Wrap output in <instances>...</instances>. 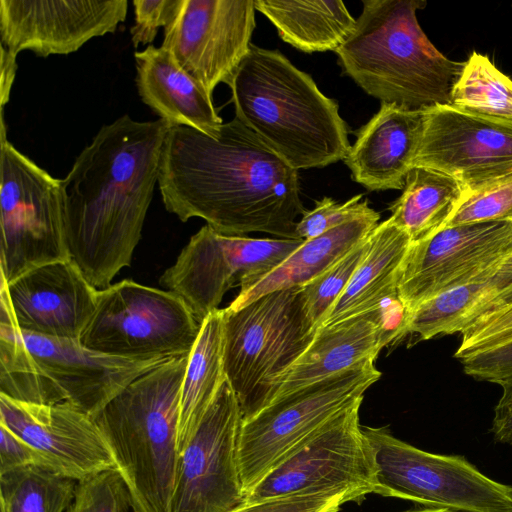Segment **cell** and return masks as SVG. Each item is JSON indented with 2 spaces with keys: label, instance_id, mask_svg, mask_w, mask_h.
<instances>
[{
  "label": "cell",
  "instance_id": "16",
  "mask_svg": "<svg viewBox=\"0 0 512 512\" xmlns=\"http://www.w3.org/2000/svg\"><path fill=\"white\" fill-rule=\"evenodd\" d=\"M415 166L451 176L464 193L481 189L512 174V124L449 105L426 110Z\"/></svg>",
  "mask_w": 512,
  "mask_h": 512
},
{
  "label": "cell",
  "instance_id": "26",
  "mask_svg": "<svg viewBox=\"0 0 512 512\" xmlns=\"http://www.w3.org/2000/svg\"><path fill=\"white\" fill-rule=\"evenodd\" d=\"M379 219L380 214L373 209L360 218L304 240L272 271L241 287L228 307L236 309L270 292L306 285L365 240L379 224Z\"/></svg>",
  "mask_w": 512,
  "mask_h": 512
},
{
  "label": "cell",
  "instance_id": "14",
  "mask_svg": "<svg viewBox=\"0 0 512 512\" xmlns=\"http://www.w3.org/2000/svg\"><path fill=\"white\" fill-rule=\"evenodd\" d=\"M242 421L225 380L179 454L170 512H233L246 505L238 460Z\"/></svg>",
  "mask_w": 512,
  "mask_h": 512
},
{
  "label": "cell",
  "instance_id": "12",
  "mask_svg": "<svg viewBox=\"0 0 512 512\" xmlns=\"http://www.w3.org/2000/svg\"><path fill=\"white\" fill-rule=\"evenodd\" d=\"M381 377L374 361L304 386L242 421L238 460L246 494L299 442Z\"/></svg>",
  "mask_w": 512,
  "mask_h": 512
},
{
  "label": "cell",
  "instance_id": "18",
  "mask_svg": "<svg viewBox=\"0 0 512 512\" xmlns=\"http://www.w3.org/2000/svg\"><path fill=\"white\" fill-rule=\"evenodd\" d=\"M98 291L71 259L47 263L1 283L0 324L79 340L95 312Z\"/></svg>",
  "mask_w": 512,
  "mask_h": 512
},
{
  "label": "cell",
  "instance_id": "39",
  "mask_svg": "<svg viewBox=\"0 0 512 512\" xmlns=\"http://www.w3.org/2000/svg\"><path fill=\"white\" fill-rule=\"evenodd\" d=\"M460 361L468 376L502 386L512 380V340L471 354Z\"/></svg>",
  "mask_w": 512,
  "mask_h": 512
},
{
  "label": "cell",
  "instance_id": "20",
  "mask_svg": "<svg viewBox=\"0 0 512 512\" xmlns=\"http://www.w3.org/2000/svg\"><path fill=\"white\" fill-rule=\"evenodd\" d=\"M0 424L30 444L55 473L75 481L117 470L92 416L62 402L35 404L0 394Z\"/></svg>",
  "mask_w": 512,
  "mask_h": 512
},
{
  "label": "cell",
  "instance_id": "27",
  "mask_svg": "<svg viewBox=\"0 0 512 512\" xmlns=\"http://www.w3.org/2000/svg\"><path fill=\"white\" fill-rule=\"evenodd\" d=\"M254 6L284 42L306 53L336 52L356 26L340 0H254Z\"/></svg>",
  "mask_w": 512,
  "mask_h": 512
},
{
  "label": "cell",
  "instance_id": "13",
  "mask_svg": "<svg viewBox=\"0 0 512 512\" xmlns=\"http://www.w3.org/2000/svg\"><path fill=\"white\" fill-rule=\"evenodd\" d=\"M303 241L228 236L205 225L162 274L160 283L180 297L201 324L218 309L229 289L269 273Z\"/></svg>",
  "mask_w": 512,
  "mask_h": 512
},
{
  "label": "cell",
  "instance_id": "32",
  "mask_svg": "<svg viewBox=\"0 0 512 512\" xmlns=\"http://www.w3.org/2000/svg\"><path fill=\"white\" fill-rule=\"evenodd\" d=\"M368 237L324 273L302 286L306 311L316 331L360 264Z\"/></svg>",
  "mask_w": 512,
  "mask_h": 512
},
{
  "label": "cell",
  "instance_id": "24",
  "mask_svg": "<svg viewBox=\"0 0 512 512\" xmlns=\"http://www.w3.org/2000/svg\"><path fill=\"white\" fill-rule=\"evenodd\" d=\"M512 302V253L414 310L407 333L421 340L461 333L479 316Z\"/></svg>",
  "mask_w": 512,
  "mask_h": 512
},
{
  "label": "cell",
  "instance_id": "30",
  "mask_svg": "<svg viewBox=\"0 0 512 512\" xmlns=\"http://www.w3.org/2000/svg\"><path fill=\"white\" fill-rule=\"evenodd\" d=\"M449 106L512 124V80L487 56L473 52L452 89Z\"/></svg>",
  "mask_w": 512,
  "mask_h": 512
},
{
  "label": "cell",
  "instance_id": "2",
  "mask_svg": "<svg viewBox=\"0 0 512 512\" xmlns=\"http://www.w3.org/2000/svg\"><path fill=\"white\" fill-rule=\"evenodd\" d=\"M171 127L125 114L99 129L62 179L70 259L98 290L131 264Z\"/></svg>",
  "mask_w": 512,
  "mask_h": 512
},
{
  "label": "cell",
  "instance_id": "11",
  "mask_svg": "<svg viewBox=\"0 0 512 512\" xmlns=\"http://www.w3.org/2000/svg\"><path fill=\"white\" fill-rule=\"evenodd\" d=\"M377 468L375 494L425 508L459 512H512V486L493 480L465 457L420 450L386 427L362 426Z\"/></svg>",
  "mask_w": 512,
  "mask_h": 512
},
{
  "label": "cell",
  "instance_id": "41",
  "mask_svg": "<svg viewBox=\"0 0 512 512\" xmlns=\"http://www.w3.org/2000/svg\"><path fill=\"white\" fill-rule=\"evenodd\" d=\"M501 387L502 394L494 408L491 433L496 442L512 444V380Z\"/></svg>",
  "mask_w": 512,
  "mask_h": 512
},
{
  "label": "cell",
  "instance_id": "23",
  "mask_svg": "<svg viewBox=\"0 0 512 512\" xmlns=\"http://www.w3.org/2000/svg\"><path fill=\"white\" fill-rule=\"evenodd\" d=\"M136 84L142 101L160 119L214 136L223 124L212 95L162 46L134 53Z\"/></svg>",
  "mask_w": 512,
  "mask_h": 512
},
{
  "label": "cell",
  "instance_id": "10",
  "mask_svg": "<svg viewBox=\"0 0 512 512\" xmlns=\"http://www.w3.org/2000/svg\"><path fill=\"white\" fill-rule=\"evenodd\" d=\"M362 401L339 411L284 455L246 494V504L330 492L360 502L375 493L374 453L359 423Z\"/></svg>",
  "mask_w": 512,
  "mask_h": 512
},
{
  "label": "cell",
  "instance_id": "4",
  "mask_svg": "<svg viewBox=\"0 0 512 512\" xmlns=\"http://www.w3.org/2000/svg\"><path fill=\"white\" fill-rule=\"evenodd\" d=\"M362 12L336 50L343 72L381 103L409 111L451 104L465 62L444 56L420 27L422 0H363Z\"/></svg>",
  "mask_w": 512,
  "mask_h": 512
},
{
  "label": "cell",
  "instance_id": "33",
  "mask_svg": "<svg viewBox=\"0 0 512 512\" xmlns=\"http://www.w3.org/2000/svg\"><path fill=\"white\" fill-rule=\"evenodd\" d=\"M492 221L512 223V174L464 193L446 227Z\"/></svg>",
  "mask_w": 512,
  "mask_h": 512
},
{
  "label": "cell",
  "instance_id": "5",
  "mask_svg": "<svg viewBox=\"0 0 512 512\" xmlns=\"http://www.w3.org/2000/svg\"><path fill=\"white\" fill-rule=\"evenodd\" d=\"M188 356L140 375L94 417L131 497L133 512H170Z\"/></svg>",
  "mask_w": 512,
  "mask_h": 512
},
{
  "label": "cell",
  "instance_id": "43",
  "mask_svg": "<svg viewBox=\"0 0 512 512\" xmlns=\"http://www.w3.org/2000/svg\"><path fill=\"white\" fill-rule=\"evenodd\" d=\"M405 512H459L454 511L446 508H423V509H416V510H409Z\"/></svg>",
  "mask_w": 512,
  "mask_h": 512
},
{
  "label": "cell",
  "instance_id": "17",
  "mask_svg": "<svg viewBox=\"0 0 512 512\" xmlns=\"http://www.w3.org/2000/svg\"><path fill=\"white\" fill-rule=\"evenodd\" d=\"M512 253L511 222L445 227L412 243L401 267L398 293L411 313Z\"/></svg>",
  "mask_w": 512,
  "mask_h": 512
},
{
  "label": "cell",
  "instance_id": "37",
  "mask_svg": "<svg viewBox=\"0 0 512 512\" xmlns=\"http://www.w3.org/2000/svg\"><path fill=\"white\" fill-rule=\"evenodd\" d=\"M349 501H353V498L348 493H319L246 504L233 512H338Z\"/></svg>",
  "mask_w": 512,
  "mask_h": 512
},
{
  "label": "cell",
  "instance_id": "21",
  "mask_svg": "<svg viewBox=\"0 0 512 512\" xmlns=\"http://www.w3.org/2000/svg\"><path fill=\"white\" fill-rule=\"evenodd\" d=\"M410 313L400 296L377 310L321 327L305 352L277 380L271 402L369 361L407 333ZM270 402V403H271Z\"/></svg>",
  "mask_w": 512,
  "mask_h": 512
},
{
  "label": "cell",
  "instance_id": "40",
  "mask_svg": "<svg viewBox=\"0 0 512 512\" xmlns=\"http://www.w3.org/2000/svg\"><path fill=\"white\" fill-rule=\"evenodd\" d=\"M28 466L50 469L45 459L30 444L0 424V474Z\"/></svg>",
  "mask_w": 512,
  "mask_h": 512
},
{
  "label": "cell",
  "instance_id": "36",
  "mask_svg": "<svg viewBox=\"0 0 512 512\" xmlns=\"http://www.w3.org/2000/svg\"><path fill=\"white\" fill-rule=\"evenodd\" d=\"M460 334L461 342L454 354L458 360L511 341L512 302L479 316Z\"/></svg>",
  "mask_w": 512,
  "mask_h": 512
},
{
  "label": "cell",
  "instance_id": "34",
  "mask_svg": "<svg viewBox=\"0 0 512 512\" xmlns=\"http://www.w3.org/2000/svg\"><path fill=\"white\" fill-rule=\"evenodd\" d=\"M133 512L129 490L117 470L78 481L66 512Z\"/></svg>",
  "mask_w": 512,
  "mask_h": 512
},
{
  "label": "cell",
  "instance_id": "42",
  "mask_svg": "<svg viewBox=\"0 0 512 512\" xmlns=\"http://www.w3.org/2000/svg\"><path fill=\"white\" fill-rule=\"evenodd\" d=\"M17 69L16 56L1 46V105L9 100L10 90Z\"/></svg>",
  "mask_w": 512,
  "mask_h": 512
},
{
  "label": "cell",
  "instance_id": "29",
  "mask_svg": "<svg viewBox=\"0 0 512 512\" xmlns=\"http://www.w3.org/2000/svg\"><path fill=\"white\" fill-rule=\"evenodd\" d=\"M464 195L457 180L435 169L415 166L408 173L401 196L389 207V217L412 243L446 227Z\"/></svg>",
  "mask_w": 512,
  "mask_h": 512
},
{
  "label": "cell",
  "instance_id": "19",
  "mask_svg": "<svg viewBox=\"0 0 512 512\" xmlns=\"http://www.w3.org/2000/svg\"><path fill=\"white\" fill-rule=\"evenodd\" d=\"M127 10V0H0L1 46L15 56L70 54L115 32Z\"/></svg>",
  "mask_w": 512,
  "mask_h": 512
},
{
  "label": "cell",
  "instance_id": "8",
  "mask_svg": "<svg viewBox=\"0 0 512 512\" xmlns=\"http://www.w3.org/2000/svg\"><path fill=\"white\" fill-rule=\"evenodd\" d=\"M1 119L0 268L8 284L47 263L70 259L62 179L51 176L6 138Z\"/></svg>",
  "mask_w": 512,
  "mask_h": 512
},
{
  "label": "cell",
  "instance_id": "15",
  "mask_svg": "<svg viewBox=\"0 0 512 512\" xmlns=\"http://www.w3.org/2000/svg\"><path fill=\"white\" fill-rule=\"evenodd\" d=\"M255 10L254 0H182L161 46L212 95L248 54Z\"/></svg>",
  "mask_w": 512,
  "mask_h": 512
},
{
  "label": "cell",
  "instance_id": "9",
  "mask_svg": "<svg viewBox=\"0 0 512 512\" xmlns=\"http://www.w3.org/2000/svg\"><path fill=\"white\" fill-rule=\"evenodd\" d=\"M201 324L173 292L124 279L98 291L95 312L80 343L128 360L188 356Z\"/></svg>",
  "mask_w": 512,
  "mask_h": 512
},
{
  "label": "cell",
  "instance_id": "38",
  "mask_svg": "<svg viewBox=\"0 0 512 512\" xmlns=\"http://www.w3.org/2000/svg\"><path fill=\"white\" fill-rule=\"evenodd\" d=\"M181 3L182 0H134L135 23L130 29L133 46L152 43L158 29L173 21Z\"/></svg>",
  "mask_w": 512,
  "mask_h": 512
},
{
  "label": "cell",
  "instance_id": "25",
  "mask_svg": "<svg viewBox=\"0 0 512 512\" xmlns=\"http://www.w3.org/2000/svg\"><path fill=\"white\" fill-rule=\"evenodd\" d=\"M411 244L408 234L390 218L378 224L350 282L318 329L377 310L398 296L400 271Z\"/></svg>",
  "mask_w": 512,
  "mask_h": 512
},
{
  "label": "cell",
  "instance_id": "1",
  "mask_svg": "<svg viewBox=\"0 0 512 512\" xmlns=\"http://www.w3.org/2000/svg\"><path fill=\"white\" fill-rule=\"evenodd\" d=\"M158 186L166 210L182 222L199 217L228 236L297 239V219L306 211L298 170L236 117L214 136L171 127Z\"/></svg>",
  "mask_w": 512,
  "mask_h": 512
},
{
  "label": "cell",
  "instance_id": "7",
  "mask_svg": "<svg viewBox=\"0 0 512 512\" xmlns=\"http://www.w3.org/2000/svg\"><path fill=\"white\" fill-rule=\"evenodd\" d=\"M223 312L224 373L245 421L270 404L277 380L305 352L316 330L302 286Z\"/></svg>",
  "mask_w": 512,
  "mask_h": 512
},
{
  "label": "cell",
  "instance_id": "6",
  "mask_svg": "<svg viewBox=\"0 0 512 512\" xmlns=\"http://www.w3.org/2000/svg\"><path fill=\"white\" fill-rule=\"evenodd\" d=\"M165 361L111 357L79 340L0 324V394L22 402H67L94 417L130 382Z\"/></svg>",
  "mask_w": 512,
  "mask_h": 512
},
{
  "label": "cell",
  "instance_id": "31",
  "mask_svg": "<svg viewBox=\"0 0 512 512\" xmlns=\"http://www.w3.org/2000/svg\"><path fill=\"white\" fill-rule=\"evenodd\" d=\"M77 481L41 466L0 474L1 512H64L72 504Z\"/></svg>",
  "mask_w": 512,
  "mask_h": 512
},
{
  "label": "cell",
  "instance_id": "22",
  "mask_svg": "<svg viewBox=\"0 0 512 512\" xmlns=\"http://www.w3.org/2000/svg\"><path fill=\"white\" fill-rule=\"evenodd\" d=\"M424 111L381 103L357 132L344 159L352 179L370 191L403 189L423 133Z\"/></svg>",
  "mask_w": 512,
  "mask_h": 512
},
{
  "label": "cell",
  "instance_id": "28",
  "mask_svg": "<svg viewBox=\"0 0 512 512\" xmlns=\"http://www.w3.org/2000/svg\"><path fill=\"white\" fill-rule=\"evenodd\" d=\"M223 318V309H217L204 319L189 354L180 397L177 441L179 454L194 435L226 380L223 365Z\"/></svg>",
  "mask_w": 512,
  "mask_h": 512
},
{
  "label": "cell",
  "instance_id": "3",
  "mask_svg": "<svg viewBox=\"0 0 512 512\" xmlns=\"http://www.w3.org/2000/svg\"><path fill=\"white\" fill-rule=\"evenodd\" d=\"M228 85L236 118L294 169L346 158L351 145L337 102L279 51L252 44Z\"/></svg>",
  "mask_w": 512,
  "mask_h": 512
},
{
  "label": "cell",
  "instance_id": "35",
  "mask_svg": "<svg viewBox=\"0 0 512 512\" xmlns=\"http://www.w3.org/2000/svg\"><path fill=\"white\" fill-rule=\"evenodd\" d=\"M372 210L362 194L353 196L344 203L324 197L316 201L312 210L305 211L301 216L295 228L296 237L302 240L312 239Z\"/></svg>",
  "mask_w": 512,
  "mask_h": 512
}]
</instances>
